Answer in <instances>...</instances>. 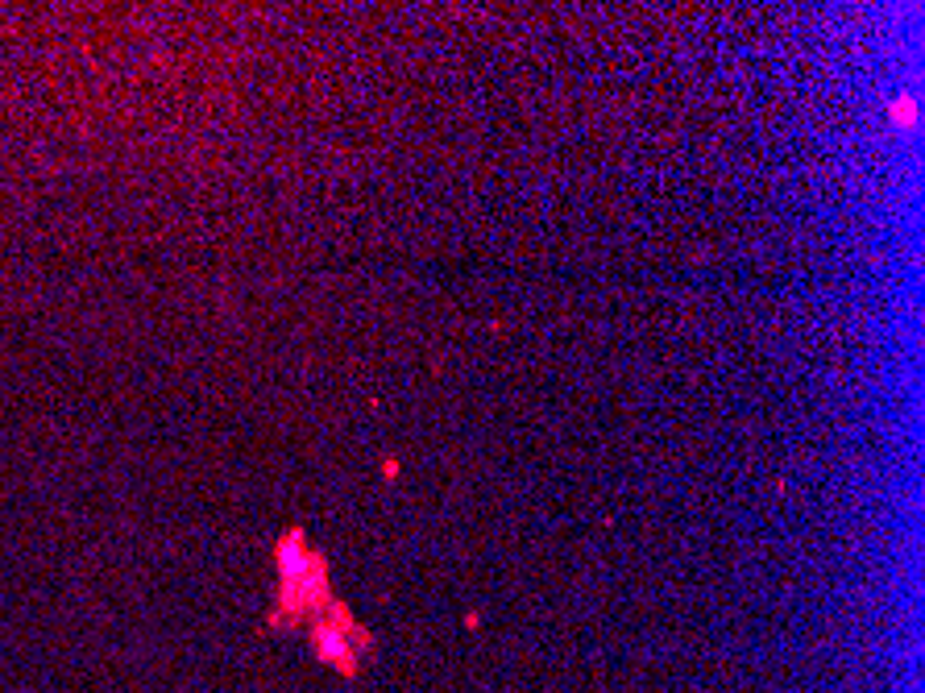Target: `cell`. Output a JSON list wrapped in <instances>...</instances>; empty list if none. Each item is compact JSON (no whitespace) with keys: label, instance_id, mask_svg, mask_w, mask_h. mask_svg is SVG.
I'll use <instances>...</instances> for the list:
<instances>
[{"label":"cell","instance_id":"2","mask_svg":"<svg viewBox=\"0 0 925 693\" xmlns=\"http://www.w3.org/2000/svg\"><path fill=\"white\" fill-rule=\"evenodd\" d=\"M382 474H386V482H395L399 478V457H386L382 461Z\"/></svg>","mask_w":925,"mask_h":693},{"label":"cell","instance_id":"1","mask_svg":"<svg viewBox=\"0 0 925 693\" xmlns=\"http://www.w3.org/2000/svg\"><path fill=\"white\" fill-rule=\"evenodd\" d=\"M888 121H892L896 129H913V125H917V100H913V96L888 100Z\"/></svg>","mask_w":925,"mask_h":693}]
</instances>
